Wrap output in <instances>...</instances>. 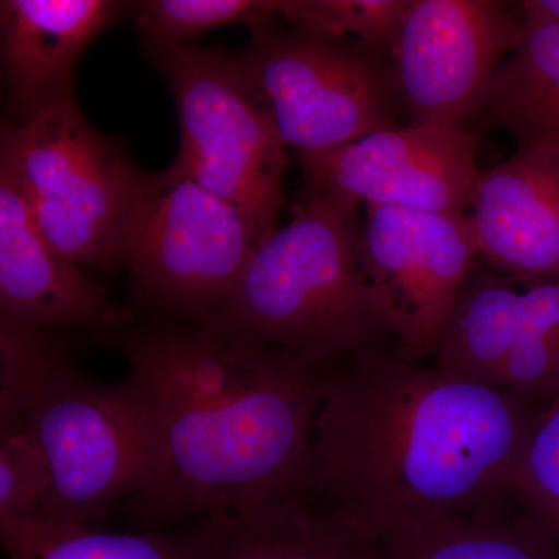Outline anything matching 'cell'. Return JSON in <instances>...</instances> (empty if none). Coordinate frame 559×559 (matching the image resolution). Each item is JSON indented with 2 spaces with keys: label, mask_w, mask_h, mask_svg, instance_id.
<instances>
[{
  "label": "cell",
  "mask_w": 559,
  "mask_h": 559,
  "mask_svg": "<svg viewBox=\"0 0 559 559\" xmlns=\"http://www.w3.org/2000/svg\"><path fill=\"white\" fill-rule=\"evenodd\" d=\"M242 80L286 146L320 153L385 130L406 116L395 60L349 39L280 21L235 55Z\"/></svg>",
  "instance_id": "obj_5"
},
{
  "label": "cell",
  "mask_w": 559,
  "mask_h": 559,
  "mask_svg": "<svg viewBox=\"0 0 559 559\" xmlns=\"http://www.w3.org/2000/svg\"><path fill=\"white\" fill-rule=\"evenodd\" d=\"M153 439L138 499L146 530L307 495L326 377L215 320L154 323L119 337Z\"/></svg>",
  "instance_id": "obj_1"
},
{
  "label": "cell",
  "mask_w": 559,
  "mask_h": 559,
  "mask_svg": "<svg viewBox=\"0 0 559 559\" xmlns=\"http://www.w3.org/2000/svg\"><path fill=\"white\" fill-rule=\"evenodd\" d=\"M218 524L212 559H370L371 543L305 495L266 503Z\"/></svg>",
  "instance_id": "obj_17"
},
{
  "label": "cell",
  "mask_w": 559,
  "mask_h": 559,
  "mask_svg": "<svg viewBox=\"0 0 559 559\" xmlns=\"http://www.w3.org/2000/svg\"><path fill=\"white\" fill-rule=\"evenodd\" d=\"M62 353L49 330L0 318V430L20 425L33 393Z\"/></svg>",
  "instance_id": "obj_23"
},
{
  "label": "cell",
  "mask_w": 559,
  "mask_h": 559,
  "mask_svg": "<svg viewBox=\"0 0 559 559\" xmlns=\"http://www.w3.org/2000/svg\"><path fill=\"white\" fill-rule=\"evenodd\" d=\"M412 0H280L282 21L297 31L349 39L395 60Z\"/></svg>",
  "instance_id": "obj_21"
},
{
  "label": "cell",
  "mask_w": 559,
  "mask_h": 559,
  "mask_svg": "<svg viewBox=\"0 0 559 559\" xmlns=\"http://www.w3.org/2000/svg\"><path fill=\"white\" fill-rule=\"evenodd\" d=\"M0 171L27 198L44 237L62 257L121 270V245L148 173L119 142L94 130L75 98L0 131Z\"/></svg>",
  "instance_id": "obj_4"
},
{
  "label": "cell",
  "mask_w": 559,
  "mask_h": 559,
  "mask_svg": "<svg viewBox=\"0 0 559 559\" xmlns=\"http://www.w3.org/2000/svg\"><path fill=\"white\" fill-rule=\"evenodd\" d=\"M209 320L318 367L393 337L364 260L358 205L305 191Z\"/></svg>",
  "instance_id": "obj_3"
},
{
  "label": "cell",
  "mask_w": 559,
  "mask_h": 559,
  "mask_svg": "<svg viewBox=\"0 0 559 559\" xmlns=\"http://www.w3.org/2000/svg\"><path fill=\"white\" fill-rule=\"evenodd\" d=\"M510 5L412 0L395 58L412 127L473 131L491 80L527 35Z\"/></svg>",
  "instance_id": "obj_9"
},
{
  "label": "cell",
  "mask_w": 559,
  "mask_h": 559,
  "mask_svg": "<svg viewBox=\"0 0 559 559\" xmlns=\"http://www.w3.org/2000/svg\"><path fill=\"white\" fill-rule=\"evenodd\" d=\"M216 532L215 518L138 532L28 521L0 525V539L9 559H212Z\"/></svg>",
  "instance_id": "obj_18"
},
{
  "label": "cell",
  "mask_w": 559,
  "mask_h": 559,
  "mask_svg": "<svg viewBox=\"0 0 559 559\" xmlns=\"http://www.w3.org/2000/svg\"><path fill=\"white\" fill-rule=\"evenodd\" d=\"M257 248L238 210L171 165L146 176L124 230L121 270L146 299L205 322L229 300Z\"/></svg>",
  "instance_id": "obj_8"
},
{
  "label": "cell",
  "mask_w": 559,
  "mask_h": 559,
  "mask_svg": "<svg viewBox=\"0 0 559 559\" xmlns=\"http://www.w3.org/2000/svg\"><path fill=\"white\" fill-rule=\"evenodd\" d=\"M11 430H25L49 468L38 521L100 525L121 499L143 495L153 477L148 421L128 382L97 384L66 353Z\"/></svg>",
  "instance_id": "obj_6"
},
{
  "label": "cell",
  "mask_w": 559,
  "mask_h": 559,
  "mask_svg": "<svg viewBox=\"0 0 559 559\" xmlns=\"http://www.w3.org/2000/svg\"><path fill=\"white\" fill-rule=\"evenodd\" d=\"M514 498L559 555V393L536 415L522 451Z\"/></svg>",
  "instance_id": "obj_22"
},
{
  "label": "cell",
  "mask_w": 559,
  "mask_h": 559,
  "mask_svg": "<svg viewBox=\"0 0 559 559\" xmlns=\"http://www.w3.org/2000/svg\"><path fill=\"white\" fill-rule=\"evenodd\" d=\"M514 5L520 10L527 25L559 22V0H524Z\"/></svg>",
  "instance_id": "obj_25"
},
{
  "label": "cell",
  "mask_w": 559,
  "mask_h": 559,
  "mask_svg": "<svg viewBox=\"0 0 559 559\" xmlns=\"http://www.w3.org/2000/svg\"><path fill=\"white\" fill-rule=\"evenodd\" d=\"M0 318L49 330H127L134 314L40 231L27 198L0 171Z\"/></svg>",
  "instance_id": "obj_13"
},
{
  "label": "cell",
  "mask_w": 559,
  "mask_h": 559,
  "mask_svg": "<svg viewBox=\"0 0 559 559\" xmlns=\"http://www.w3.org/2000/svg\"><path fill=\"white\" fill-rule=\"evenodd\" d=\"M49 488V468L31 436L0 432V525L40 520Z\"/></svg>",
  "instance_id": "obj_24"
},
{
  "label": "cell",
  "mask_w": 559,
  "mask_h": 559,
  "mask_svg": "<svg viewBox=\"0 0 559 559\" xmlns=\"http://www.w3.org/2000/svg\"><path fill=\"white\" fill-rule=\"evenodd\" d=\"M500 130L518 150L559 151V22L527 25L489 84L473 131Z\"/></svg>",
  "instance_id": "obj_16"
},
{
  "label": "cell",
  "mask_w": 559,
  "mask_h": 559,
  "mask_svg": "<svg viewBox=\"0 0 559 559\" xmlns=\"http://www.w3.org/2000/svg\"><path fill=\"white\" fill-rule=\"evenodd\" d=\"M127 11L132 3L112 0H2L0 60L11 123L75 98L81 57Z\"/></svg>",
  "instance_id": "obj_15"
},
{
  "label": "cell",
  "mask_w": 559,
  "mask_h": 559,
  "mask_svg": "<svg viewBox=\"0 0 559 559\" xmlns=\"http://www.w3.org/2000/svg\"><path fill=\"white\" fill-rule=\"evenodd\" d=\"M476 131L407 127L300 153L305 191L359 205L465 215L479 179Z\"/></svg>",
  "instance_id": "obj_12"
},
{
  "label": "cell",
  "mask_w": 559,
  "mask_h": 559,
  "mask_svg": "<svg viewBox=\"0 0 559 559\" xmlns=\"http://www.w3.org/2000/svg\"><path fill=\"white\" fill-rule=\"evenodd\" d=\"M280 0H145L132 3L140 43L151 57L191 39L245 24L252 33L282 21Z\"/></svg>",
  "instance_id": "obj_20"
},
{
  "label": "cell",
  "mask_w": 559,
  "mask_h": 559,
  "mask_svg": "<svg viewBox=\"0 0 559 559\" xmlns=\"http://www.w3.org/2000/svg\"><path fill=\"white\" fill-rule=\"evenodd\" d=\"M433 358L480 384L549 404L559 393V282H521L479 261Z\"/></svg>",
  "instance_id": "obj_10"
},
{
  "label": "cell",
  "mask_w": 559,
  "mask_h": 559,
  "mask_svg": "<svg viewBox=\"0 0 559 559\" xmlns=\"http://www.w3.org/2000/svg\"><path fill=\"white\" fill-rule=\"evenodd\" d=\"M362 249L395 352L414 362L436 356L460 290L480 261L468 215L366 205Z\"/></svg>",
  "instance_id": "obj_11"
},
{
  "label": "cell",
  "mask_w": 559,
  "mask_h": 559,
  "mask_svg": "<svg viewBox=\"0 0 559 559\" xmlns=\"http://www.w3.org/2000/svg\"><path fill=\"white\" fill-rule=\"evenodd\" d=\"M536 412L443 367L371 347L326 377L310 488L360 536L502 509Z\"/></svg>",
  "instance_id": "obj_2"
},
{
  "label": "cell",
  "mask_w": 559,
  "mask_h": 559,
  "mask_svg": "<svg viewBox=\"0 0 559 559\" xmlns=\"http://www.w3.org/2000/svg\"><path fill=\"white\" fill-rule=\"evenodd\" d=\"M468 210L484 266L521 282H559V151L518 150L481 171Z\"/></svg>",
  "instance_id": "obj_14"
},
{
  "label": "cell",
  "mask_w": 559,
  "mask_h": 559,
  "mask_svg": "<svg viewBox=\"0 0 559 559\" xmlns=\"http://www.w3.org/2000/svg\"><path fill=\"white\" fill-rule=\"evenodd\" d=\"M370 559H559L522 514L506 510L425 518L371 540Z\"/></svg>",
  "instance_id": "obj_19"
},
{
  "label": "cell",
  "mask_w": 559,
  "mask_h": 559,
  "mask_svg": "<svg viewBox=\"0 0 559 559\" xmlns=\"http://www.w3.org/2000/svg\"><path fill=\"white\" fill-rule=\"evenodd\" d=\"M178 110L173 167L248 221L259 246L278 229L286 145L250 94L234 57L183 44L154 55Z\"/></svg>",
  "instance_id": "obj_7"
}]
</instances>
